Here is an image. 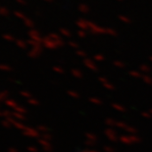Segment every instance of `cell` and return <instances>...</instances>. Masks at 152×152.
<instances>
[{"instance_id":"1","label":"cell","mask_w":152,"mask_h":152,"mask_svg":"<svg viewBox=\"0 0 152 152\" xmlns=\"http://www.w3.org/2000/svg\"><path fill=\"white\" fill-rule=\"evenodd\" d=\"M7 120L9 121V123H10L12 126H14V127L16 128V129H18V130H20V131H23V132H24L26 129L28 128V127H26L23 123H21V121L16 120V119H15L13 116L9 117V118H7Z\"/></svg>"},{"instance_id":"16","label":"cell","mask_w":152,"mask_h":152,"mask_svg":"<svg viewBox=\"0 0 152 152\" xmlns=\"http://www.w3.org/2000/svg\"><path fill=\"white\" fill-rule=\"evenodd\" d=\"M29 44H32L33 47H36L38 46V43L35 42V40H29Z\"/></svg>"},{"instance_id":"4","label":"cell","mask_w":152,"mask_h":152,"mask_svg":"<svg viewBox=\"0 0 152 152\" xmlns=\"http://www.w3.org/2000/svg\"><path fill=\"white\" fill-rule=\"evenodd\" d=\"M4 102H5V105H6L7 107L12 108V109H15V108L18 106V103L15 101L14 99H11V98H8Z\"/></svg>"},{"instance_id":"8","label":"cell","mask_w":152,"mask_h":152,"mask_svg":"<svg viewBox=\"0 0 152 152\" xmlns=\"http://www.w3.org/2000/svg\"><path fill=\"white\" fill-rule=\"evenodd\" d=\"M14 111H16V112H19V113H22V114H24V115L27 113V109H26L24 106H21V105H18L17 107L14 109Z\"/></svg>"},{"instance_id":"2","label":"cell","mask_w":152,"mask_h":152,"mask_svg":"<svg viewBox=\"0 0 152 152\" xmlns=\"http://www.w3.org/2000/svg\"><path fill=\"white\" fill-rule=\"evenodd\" d=\"M23 133H24V135H26V136H28V137H32V138L37 137L38 136V131L32 129V128H27L25 131L23 132Z\"/></svg>"},{"instance_id":"15","label":"cell","mask_w":152,"mask_h":152,"mask_svg":"<svg viewBox=\"0 0 152 152\" xmlns=\"http://www.w3.org/2000/svg\"><path fill=\"white\" fill-rule=\"evenodd\" d=\"M28 151L36 152L37 151V149H36V147H35V146H29V147H28Z\"/></svg>"},{"instance_id":"13","label":"cell","mask_w":152,"mask_h":152,"mask_svg":"<svg viewBox=\"0 0 152 152\" xmlns=\"http://www.w3.org/2000/svg\"><path fill=\"white\" fill-rule=\"evenodd\" d=\"M28 102H29V104H31V105H37L38 104V101L36 99H34V98H30V99H28Z\"/></svg>"},{"instance_id":"19","label":"cell","mask_w":152,"mask_h":152,"mask_svg":"<svg viewBox=\"0 0 152 152\" xmlns=\"http://www.w3.org/2000/svg\"><path fill=\"white\" fill-rule=\"evenodd\" d=\"M5 38L8 39V40H13V37L12 36H10V35H5Z\"/></svg>"},{"instance_id":"3","label":"cell","mask_w":152,"mask_h":152,"mask_svg":"<svg viewBox=\"0 0 152 152\" xmlns=\"http://www.w3.org/2000/svg\"><path fill=\"white\" fill-rule=\"evenodd\" d=\"M40 53V48L39 46H36V47H33L32 50L29 52V56L31 58H36L39 55Z\"/></svg>"},{"instance_id":"20","label":"cell","mask_w":152,"mask_h":152,"mask_svg":"<svg viewBox=\"0 0 152 152\" xmlns=\"http://www.w3.org/2000/svg\"><path fill=\"white\" fill-rule=\"evenodd\" d=\"M43 137H44V140H48L49 138V135H44Z\"/></svg>"},{"instance_id":"17","label":"cell","mask_w":152,"mask_h":152,"mask_svg":"<svg viewBox=\"0 0 152 152\" xmlns=\"http://www.w3.org/2000/svg\"><path fill=\"white\" fill-rule=\"evenodd\" d=\"M37 130L40 131V132H45V131H46V128L42 127V126H39V127L37 128Z\"/></svg>"},{"instance_id":"12","label":"cell","mask_w":152,"mask_h":152,"mask_svg":"<svg viewBox=\"0 0 152 152\" xmlns=\"http://www.w3.org/2000/svg\"><path fill=\"white\" fill-rule=\"evenodd\" d=\"M16 43H17V45H18L19 47H22V48H26V46H27L26 42L25 41H23V40H17Z\"/></svg>"},{"instance_id":"11","label":"cell","mask_w":152,"mask_h":152,"mask_svg":"<svg viewBox=\"0 0 152 152\" xmlns=\"http://www.w3.org/2000/svg\"><path fill=\"white\" fill-rule=\"evenodd\" d=\"M1 125H2L4 128H7V129H9V128L12 126V125L9 123V121L7 120V119H4V120L2 121V122H1Z\"/></svg>"},{"instance_id":"21","label":"cell","mask_w":152,"mask_h":152,"mask_svg":"<svg viewBox=\"0 0 152 152\" xmlns=\"http://www.w3.org/2000/svg\"><path fill=\"white\" fill-rule=\"evenodd\" d=\"M0 116H2V111H0Z\"/></svg>"},{"instance_id":"6","label":"cell","mask_w":152,"mask_h":152,"mask_svg":"<svg viewBox=\"0 0 152 152\" xmlns=\"http://www.w3.org/2000/svg\"><path fill=\"white\" fill-rule=\"evenodd\" d=\"M8 95H9V92H8L7 90H3V91H1V92H0V102L5 101L6 99H8V98H7V97H8Z\"/></svg>"},{"instance_id":"18","label":"cell","mask_w":152,"mask_h":152,"mask_svg":"<svg viewBox=\"0 0 152 152\" xmlns=\"http://www.w3.org/2000/svg\"><path fill=\"white\" fill-rule=\"evenodd\" d=\"M8 152H18V150H17L16 148H14V147H10V148L8 149Z\"/></svg>"},{"instance_id":"5","label":"cell","mask_w":152,"mask_h":152,"mask_svg":"<svg viewBox=\"0 0 152 152\" xmlns=\"http://www.w3.org/2000/svg\"><path fill=\"white\" fill-rule=\"evenodd\" d=\"M12 116L18 121H24L26 120V116L22 113H19V112H16V111H13V114Z\"/></svg>"},{"instance_id":"7","label":"cell","mask_w":152,"mask_h":152,"mask_svg":"<svg viewBox=\"0 0 152 152\" xmlns=\"http://www.w3.org/2000/svg\"><path fill=\"white\" fill-rule=\"evenodd\" d=\"M0 71H3V72H11L12 68L10 66H8L6 64H0Z\"/></svg>"},{"instance_id":"9","label":"cell","mask_w":152,"mask_h":152,"mask_svg":"<svg viewBox=\"0 0 152 152\" xmlns=\"http://www.w3.org/2000/svg\"><path fill=\"white\" fill-rule=\"evenodd\" d=\"M20 94L22 95L23 97L27 98V99L32 98V95H31V93H30V91H27V90H22V91L20 92Z\"/></svg>"},{"instance_id":"10","label":"cell","mask_w":152,"mask_h":152,"mask_svg":"<svg viewBox=\"0 0 152 152\" xmlns=\"http://www.w3.org/2000/svg\"><path fill=\"white\" fill-rule=\"evenodd\" d=\"M12 114H13V112H11L10 110H3V111H2V117H4L5 119L11 117Z\"/></svg>"},{"instance_id":"14","label":"cell","mask_w":152,"mask_h":152,"mask_svg":"<svg viewBox=\"0 0 152 152\" xmlns=\"http://www.w3.org/2000/svg\"><path fill=\"white\" fill-rule=\"evenodd\" d=\"M39 143L43 146L45 149H48V146H49V145H48V143L45 141V140H39Z\"/></svg>"}]
</instances>
